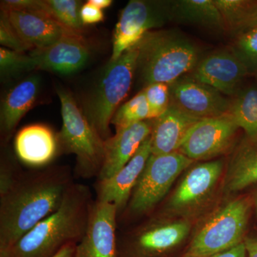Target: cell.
I'll return each mask as SVG.
<instances>
[{
	"label": "cell",
	"instance_id": "5b68a950",
	"mask_svg": "<svg viewBox=\"0 0 257 257\" xmlns=\"http://www.w3.org/2000/svg\"><path fill=\"white\" fill-rule=\"evenodd\" d=\"M138 58V48L134 46L117 60L109 61L99 82L84 101L83 112L104 140L111 137L109 125L120 103L130 92Z\"/></svg>",
	"mask_w": 257,
	"mask_h": 257
},
{
	"label": "cell",
	"instance_id": "8d00e7d4",
	"mask_svg": "<svg viewBox=\"0 0 257 257\" xmlns=\"http://www.w3.org/2000/svg\"><path fill=\"white\" fill-rule=\"evenodd\" d=\"M255 206H256V211L257 214V194L256 196V198H255Z\"/></svg>",
	"mask_w": 257,
	"mask_h": 257
},
{
	"label": "cell",
	"instance_id": "d6a6232c",
	"mask_svg": "<svg viewBox=\"0 0 257 257\" xmlns=\"http://www.w3.org/2000/svg\"><path fill=\"white\" fill-rule=\"evenodd\" d=\"M182 257H194L183 255ZM202 257H247L246 255V248H245L244 243H241L238 246L227 250V251H223V252L216 253V254L210 255V256Z\"/></svg>",
	"mask_w": 257,
	"mask_h": 257
},
{
	"label": "cell",
	"instance_id": "83f0119b",
	"mask_svg": "<svg viewBox=\"0 0 257 257\" xmlns=\"http://www.w3.org/2000/svg\"><path fill=\"white\" fill-rule=\"evenodd\" d=\"M231 51L248 74H257V25L236 36Z\"/></svg>",
	"mask_w": 257,
	"mask_h": 257
},
{
	"label": "cell",
	"instance_id": "d4e9b609",
	"mask_svg": "<svg viewBox=\"0 0 257 257\" xmlns=\"http://www.w3.org/2000/svg\"><path fill=\"white\" fill-rule=\"evenodd\" d=\"M229 114L251 143L257 144V87H250L236 94Z\"/></svg>",
	"mask_w": 257,
	"mask_h": 257
},
{
	"label": "cell",
	"instance_id": "ffe728a7",
	"mask_svg": "<svg viewBox=\"0 0 257 257\" xmlns=\"http://www.w3.org/2000/svg\"><path fill=\"white\" fill-rule=\"evenodd\" d=\"M199 120L170 104L163 114L152 119V155L178 152L189 130Z\"/></svg>",
	"mask_w": 257,
	"mask_h": 257
},
{
	"label": "cell",
	"instance_id": "cb8c5ba5",
	"mask_svg": "<svg viewBox=\"0 0 257 257\" xmlns=\"http://www.w3.org/2000/svg\"><path fill=\"white\" fill-rule=\"evenodd\" d=\"M224 20L226 31L235 36L257 25V1L214 0Z\"/></svg>",
	"mask_w": 257,
	"mask_h": 257
},
{
	"label": "cell",
	"instance_id": "8fae6325",
	"mask_svg": "<svg viewBox=\"0 0 257 257\" xmlns=\"http://www.w3.org/2000/svg\"><path fill=\"white\" fill-rule=\"evenodd\" d=\"M239 128L229 113L199 120L189 130L178 152L194 162L212 160L232 147Z\"/></svg>",
	"mask_w": 257,
	"mask_h": 257
},
{
	"label": "cell",
	"instance_id": "6da1fadb",
	"mask_svg": "<svg viewBox=\"0 0 257 257\" xmlns=\"http://www.w3.org/2000/svg\"><path fill=\"white\" fill-rule=\"evenodd\" d=\"M74 177L67 166L25 171L16 162L0 170V253L60 208Z\"/></svg>",
	"mask_w": 257,
	"mask_h": 257
},
{
	"label": "cell",
	"instance_id": "4dcf8cb0",
	"mask_svg": "<svg viewBox=\"0 0 257 257\" xmlns=\"http://www.w3.org/2000/svg\"><path fill=\"white\" fill-rule=\"evenodd\" d=\"M0 43L5 48L7 47L16 52H25L28 50H33L30 45L22 40L9 19L3 11H1L0 18Z\"/></svg>",
	"mask_w": 257,
	"mask_h": 257
},
{
	"label": "cell",
	"instance_id": "f1b7e54d",
	"mask_svg": "<svg viewBox=\"0 0 257 257\" xmlns=\"http://www.w3.org/2000/svg\"><path fill=\"white\" fill-rule=\"evenodd\" d=\"M37 69L36 64L31 55L10 49L0 48V72L2 77H10L23 72Z\"/></svg>",
	"mask_w": 257,
	"mask_h": 257
},
{
	"label": "cell",
	"instance_id": "74e56055",
	"mask_svg": "<svg viewBox=\"0 0 257 257\" xmlns=\"http://www.w3.org/2000/svg\"><path fill=\"white\" fill-rule=\"evenodd\" d=\"M256 75H257V74H256Z\"/></svg>",
	"mask_w": 257,
	"mask_h": 257
},
{
	"label": "cell",
	"instance_id": "484cf974",
	"mask_svg": "<svg viewBox=\"0 0 257 257\" xmlns=\"http://www.w3.org/2000/svg\"><path fill=\"white\" fill-rule=\"evenodd\" d=\"M148 119H150V109L143 89L116 109L111 124L118 130Z\"/></svg>",
	"mask_w": 257,
	"mask_h": 257
},
{
	"label": "cell",
	"instance_id": "e0dca14e",
	"mask_svg": "<svg viewBox=\"0 0 257 257\" xmlns=\"http://www.w3.org/2000/svg\"><path fill=\"white\" fill-rule=\"evenodd\" d=\"M151 132L152 119L116 130V134L104 142V164L96 179L109 178L124 167Z\"/></svg>",
	"mask_w": 257,
	"mask_h": 257
},
{
	"label": "cell",
	"instance_id": "f546056e",
	"mask_svg": "<svg viewBox=\"0 0 257 257\" xmlns=\"http://www.w3.org/2000/svg\"><path fill=\"white\" fill-rule=\"evenodd\" d=\"M150 109V119L163 114L171 104L170 85L164 83H153L143 89Z\"/></svg>",
	"mask_w": 257,
	"mask_h": 257
},
{
	"label": "cell",
	"instance_id": "3957f363",
	"mask_svg": "<svg viewBox=\"0 0 257 257\" xmlns=\"http://www.w3.org/2000/svg\"><path fill=\"white\" fill-rule=\"evenodd\" d=\"M137 72L145 87L153 83L170 85L199 61V49L187 37L175 30H152L136 45Z\"/></svg>",
	"mask_w": 257,
	"mask_h": 257
},
{
	"label": "cell",
	"instance_id": "4fadbf2b",
	"mask_svg": "<svg viewBox=\"0 0 257 257\" xmlns=\"http://www.w3.org/2000/svg\"><path fill=\"white\" fill-rule=\"evenodd\" d=\"M117 219L114 204L95 199L87 231L76 246L74 257H118Z\"/></svg>",
	"mask_w": 257,
	"mask_h": 257
},
{
	"label": "cell",
	"instance_id": "2e32d148",
	"mask_svg": "<svg viewBox=\"0 0 257 257\" xmlns=\"http://www.w3.org/2000/svg\"><path fill=\"white\" fill-rule=\"evenodd\" d=\"M37 69L70 74L83 68L90 57L89 47L81 34L67 35L54 45L32 50Z\"/></svg>",
	"mask_w": 257,
	"mask_h": 257
},
{
	"label": "cell",
	"instance_id": "7c38bea8",
	"mask_svg": "<svg viewBox=\"0 0 257 257\" xmlns=\"http://www.w3.org/2000/svg\"><path fill=\"white\" fill-rule=\"evenodd\" d=\"M171 104L198 119L229 112L231 101L216 89L183 76L170 85Z\"/></svg>",
	"mask_w": 257,
	"mask_h": 257
},
{
	"label": "cell",
	"instance_id": "7402d4cb",
	"mask_svg": "<svg viewBox=\"0 0 257 257\" xmlns=\"http://www.w3.org/2000/svg\"><path fill=\"white\" fill-rule=\"evenodd\" d=\"M172 20L193 24L216 31H226L224 20L214 0L172 2Z\"/></svg>",
	"mask_w": 257,
	"mask_h": 257
},
{
	"label": "cell",
	"instance_id": "836d02e7",
	"mask_svg": "<svg viewBox=\"0 0 257 257\" xmlns=\"http://www.w3.org/2000/svg\"><path fill=\"white\" fill-rule=\"evenodd\" d=\"M243 243L247 257H257V236L245 238Z\"/></svg>",
	"mask_w": 257,
	"mask_h": 257
},
{
	"label": "cell",
	"instance_id": "44dd1931",
	"mask_svg": "<svg viewBox=\"0 0 257 257\" xmlns=\"http://www.w3.org/2000/svg\"><path fill=\"white\" fill-rule=\"evenodd\" d=\"M40 89V77L35 75L23 79L7 93L0 112L2 143L10 141L20 120L36 102Z\"/></svg>",
	"mask_w": 257,
	"mask_h": 257
},
{
	"label": "cell",
	"instance_id": "9a60e30c",
	"mask_svg": "<svg viewBox=\"0 0 257 257\" xmlns=\"http://www.w3.org/2000/svg\"><path fill=\"white\" fill-rule=\"evenodd\" d=\"M247 69L232 51L214 52L198 62L191 77L225 95L237 94Z\"/></svg>",
	"mask_w": 257,
	"mask_h": 257
},
{
	"label": "cell",
	"instance_id": "7a4b0ae2",
	"mask_svg": "<svg viewBox=\"0 0 257 257\" xmlns=\"http://www.w3.org/2000/svg\"><path fill=\"white\" fill-rule=\"evenodd\" d=\"M94 200L87 185L74 182L60 208L0 257H54L66 246L78 244L87 231Z\"/></svg>",
	"mask_w": 257,
	"mask_h": 257
},
{
	"label": "cell",
	"instance_id": "1f68e13d",
	"mask_svg": "<svg viewBox=\"0 0 257 257\" xmlns=\"http://www.w3.org/2000/svg\"><path fill=\"white\" fill-rule=\"evenodd\" d=\"M80 17L84 25L99 23L104 19L102 10L99 9L89 1L82 5Z\"/></svg>",
	"mask_w": 257,
	"mask_h": 257
},
{
	"label": "cell",
	"instance_id": "9c48e42d",
	"mask_svg": "<svg viewBox=\"0 0 257 257\" xmlns=\"http://www.w3.org/2000/svg\"><path fill=\"white\" fill-rule=\"evenodd\" d=\"M224 170L222 160L191 166L160 211L161 217H187L209 200Z\"/></svg>",
	"mask_w": 257,
	"mask_h": 257
},
{
	"label": "cell",
	"instance_id": "8992f818",
	"mask_svg": "<svg viewBox=\"0 0 257 257\" xmlns=\"http://www.w3.org/2000/svg\"><path fill=\"white\" fill-rule=\"evenodd\" d=\"M194 161L179 152L150 155L124 210L118 216V226L124 221L151 214L168 194L179 175Z\"/></svg>",
	"mask_w": 257,
	"mask_h": 257
},
{
	"label": "cell",
	"instance_id": "ba28073f",
	"mask_svg": "<svg viewBox=\"0 0 257 257\" xmlns=\"http://www.w3.org/2000/svg\"><path fill=\"white\" fill-rule=\"evenodd\" d=\"M249 211L250 204L246 199H236L225 204L193 236L183 255L210 256L243 243Z\"/></svg>",
	"mask_w": 257,
	"mask_h": 257
},
{
	"label": "cell",
	"instance_id": "603a6c76",
	"mask_svg": "<svg viewBox=\"0 0 257 257\" xmlns=\"http://www.w3.org/2000/svg\"><path fill=\"white\" fill-rule=\"evenodd\" d=\"M255 184H257V144L250 142L241 145L233 155L224 187L226 192L235 193Z\"/></svg>",
	"mask_w": 257,
	"mask_h": 257
},
{
	"label": "cell",
	"instance_id": "5bb4252c",
	"mask_svg": "<svg viewBox=\"0 0 257 257\" xmlns=\"http://www.w3.org/2000/svg\"><path fill=\"white\" fill-rule=\"evenodd\" d=\"M151 155L150 136L131 160L115 175L107 179H96L94 184L95 199L114 204L117 208L119 216L127 205L133 189Z\"/></svg>",
	"mask_w": 257,
	"mask_h": 257
},
{
	"label": "cell",
	"instance_id": "d6986e66",
	"mask_svg": "<svg viewBox=\"0 0 257 257\" xmlns=\"http://www.w3.org/2000/svg\"><path fill=\"white\" fill-rule=\"evenodd\" d=\"M14 145L19 160L33 168L48 166L60 155L57 134L45 124L25 126L17 134Z\"/></svg>",
	"mask_w": 257,
	"mask_h": 257
},
{
	"label": "cell",
	"instance_id": "30bf717a",
	"mask_svg": "<svg viewBox=\"0 0 257 257\" xmlns=\"http://www.w3.org/2000/svg\"><path fill=\"white\" fill-rule=\"evenodd\" d=\"M172 20V1L131 0L115 27L110 61H115L138 43L147 32Z\"/></svg>",
	"mask_w": 257,
	"mask_h": 257
},
{
	"label": "cell",
	"instance_id": "52a82bcc",
	"mask_svg": "<svg viewBox=\"0 0 257 257\" xmlns=\"http://www.w3.org/2000/svg\"><path fill=\"white\" fill-rule=\"evenodd\" d=\"M190 230L186 219L155 216L132 231H117L118 257H172Z\"/></svg>",
	"mask_w": 257,
	"mask_h": 257
},
{
	"label": "cell",
	"instance_id": "277c9868",
	"mask_svg": "<svg viewBox=\"0 0 257 257\" xmlns=\"http://www.w3.org/2000/svg\"><path fill=\"white\" fill-rule=\"evenodd\" d=\"M62 116V130L57 135L59 153L76 157V177L91 179L99 177L104 160V142L69 91L57 88Z\"/></svg>",
	"mask_w": 257,
	"mask_h": 257
},
{
	"label": "cell",
	"instance_id": "d590c367",
	"mask_svg": "<svg viewBox=\"0 0 257 257\" xmlns=\"http://www.w3.org/2000/svg\"><path fill=\"white\" fill-rule=\"evenodd\" d=\"M89 2L101 10L109 8L113 3L111 0H89Z\"/></svg>",
	"mask_w": 257,
	"mask_h": 257
},
{
	"label": "cell",
	"instance_id": "ac0fdd59",
	"mask_svg": "<svg viewBox=\"0 0 257 257\" xmlns=\"http://www.w3.org/2000/svg\"><path fill=\"white\" fill-rule=\"evenodd\" d=\"M1 11L7 15L22 40L33 50L47 48L64 37L77 33L42 15L20 10L1 8Z\"/></svg>",
	"mask_w": 257,
	"mask_h": 257
},
{
	"label": "cell",
	"instance_id": "e575fe53",
	"mask_svg": "<svg viewBox=\"0 0 257 257\" xmlns=\"http://www.w3.org/2000/svg\"><path fill=\"white\" fill-rule=\"evenodd\" d=\"M76 246L77 244H70L66 246L54 257H74Z\"/></svg>",
	"mask_w": 257,
	"mask_h": 257
},
{
	"label": "cell",
	"instance_id": "4316f807",
	"mask_svg": "<svg viewBox=\"0 0 257 257\" xmlns=\"http://www.w3.org/2000/svg\"><path fill=\"white\" fill-rule=\"evenodd\" d=\"M52 18L64 28L82 34L83 24L80 17L82 2L77 0H45Z\"/></svg>",
	"mask_w": 257,
	"mask_h": 257
}]
</instances>
